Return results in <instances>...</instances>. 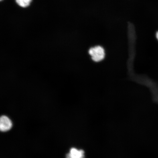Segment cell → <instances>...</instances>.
<instances>
[{
    "mask_svg": "<svg viewBox=\"0 0 158 158\" xmlns=\"http://www.w3.org/2000/svg\"><path fill=\"white\" fill-rule=\"evenodd\" d=\"M32 0H16L17 4L22 7H28Z\"/></svg>",
    "mask_w": 158,
    "mask_h": 158,
    "instance_id": "cell-4",
    "label": "cell"
},
{
    "mask_svg": "<svg viewBox=\"0 0 158 158\" xmlns=\"http://www.w3.org/2000/svg\"><path fill=\"white\" fill-rule=\"evenodd\" d=\"M2 1V0H1V1Z\"/></svg>",
    "mask_w": 158,
    "mask_h": 158,
    "instance_id": "cell-6",
    "label": "cell"
},
{
    "mask_svg": "<svg viewBox=\"0 0 158 158\" xmlns=\"http://www.w3.org/2000/svg\"><path fill=\"white\" fill-rule=\"evenodd\" d=\"M89 54L94 62H100L103 59L105 56V52L102 47L96 46L91 48L89 51Z\"/></svg>",
    "mask_w": 158,
    "mask_h": 158,
    "instance_id": "cell-1",
    "label": "cell"
},
{
    "mask_svg": "<svg viewBox=\"0 0 158 158\" xmlns=\"http://www.w3.org/2000/svg\"><path fill=\"white\" fill-rule=\"evenodd\" d=\"M66 158H85L84 152L82 150L72 148L70 150V153L67 154Z\"/></svg>",
    "mask_w": 158,
    "mask_h": 158,
    "instance_id": "cell-3",
    "label": "cell"
},
{
    "mask_svg": "<svg viewBox=\"0 0 158 158\" xmlns=\"http://www.w3.org/2000/svg\"><path fill=\"white\" fill-rule=\"evenodd\" d=\"M156 38L158 40V31L156 33Z\"/></svg>",
    "mask_w": 158,
    "mask_h": 158,
    "instance_id": "cell-5",
    "label": "cell"
},
{
    "mask_svg": "<svg viewBox=\"0 0 158 158\" xmlns=\"http://www.w3.org/2000/svg\"><path fill=\"white\" fill-rule=\"evenodd\" d=\"M12 123L10 118L6 116H2L0 118V130L3 132L7 131L10 129Z\"/></svg>",
    "mask_w": 158,
    "mask_h": 158,
    "instance_id": "cell-2",
    "label": "cell"
}]
</instances>
